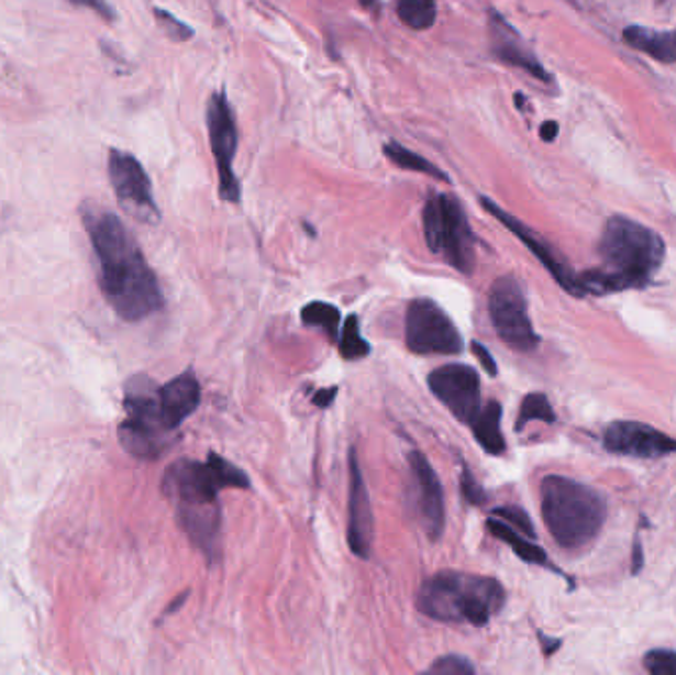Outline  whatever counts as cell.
<instances>
[{"label": "cell", "instance_id": "6da1fadb", "mask_svg": "<svg viewBox=\"0 0 676 675\" xmlns=\"http://www.w3.org/2000/svg\"><path fill=\"white\" fill-rule=\"evenodd\" d=\"M99 268V288L125 321H143L163 308L157 276L118 214L98 207L81 209Z\"/></svg>", "mask_w": 676, "mask_h": 675}, {"label": "cell", "instance_id": "7a4b0ae2", "mask_svg": "<svg viewBox=\"0 0 676 675\" xmlns=\"http://www.w3.org/2000/svg\"><path fill=\"white\" fill-rule=\"evenodd\" d=\"M665 254V240L655 230L621 214L611 217L599 240L603 266L579 274V288L584 296L647 288L663 266Z\"/></svg>", "mask_w": 676, "mask_h": 675}, {"label": "cell", "instance_id": "3957f363", "mask_svg": "<svg viewBox=\"0 0 676 675\" xmlns=\"http://www.w3.org/2000/svg\"><path fill=\"white\" fill-rule=\"evenodd\" d=\"M507 602V590L492 576L442 571L423 580L415 605L437 622L489 624Z\"/></svg>", "mask_w": 676, "mask_h": 675}, {"label": "cell", "instance_id": "277c9868", "mask_svg": "<svg viewBox=\"0 0 676 675\" xmlns=\"http://www.w3.org/2000/svg\"><path fill=\"white\" fill-rule=\"evenodd\" d=\"M540 499L550 535L569 551L589 545L608 517L603 496L572 477H544L540 484Z\"/></svg>", "mask_w": 676, "mask_h": 675}, {"label": "cell", "instance_id": "5b68a950", "mask_svg": "<svg viewBox=\"0 0 676 675\" xmlns=\"http://www.w3.org/2000/svg\"><path fill=\"white\" fill-rule=\"evenodd\" d=\"M125 418L119 427V442L137 460H157L175 442V432L165 424L158 405V388L145 377L129 380L125 388Z\"/></svg>", "mask_w": 676, "mask_h": 675}, {"label": "cell", "instance_id": "8992f818", "mask_svg": "<svg viewBox=\"0 0 676 675\" xmlns=\"http://www.w3.org/2000/svg\"><path fill=\"white\" fill-rule=\"evenodd\" d=\"M163 494L173 506L190 504H218L224 489H250V477L218 454H210L207 462L177 460L163 476Z\"/></svg>", "mask_w": 676, "mask_h": 675}, {"label": "cell", "instance_id": "52a82bcc", "mask_svg": "<svg viewBox=\"0 0 676 675\" xmlns=\"http://www.w3.org/2000/svg\"><path fill=\"white\" fill-rule=\"evenodd\" d=\"M428 248L440 254L461 274L475 268V236L459 200L451 195H430L423 209Z\"/></svg>", "mask_w": 676, "mask_h": 675}, {"label": "cell", "instance_id": "ba28073f", "mask_svg": "<svg viewBox=\"0 0 676 675\" xmlns=\"http://www.w3.org/2000/svg\"><path fill=\"white\" fill-rule=\"evenodd\" d=\"M489 316L492 328L507 347L529 353L539 347L540 338L532 328L529 303L519 279L502 276L495 279L489 291Z\"/></svg>", "mask_w": 676, "mask_h": 675}, {"label": "cell", "instance_id": "9c48e42d", "mask_svg": "<svg viewBox=\"0 0 676 675\" xmlns=\"http://www.w3.org/2000/svg\"><path fill=\"white\" fill-rule=\"evenodd\" d=\"M403 331L406 345L415 355H457L463 351L459 329L432 299H413Z\"/></svg>", "mask_w": 676, "mask_h": 675}, {"label": "cell", "instance_id": "30bf717a", "mask_svg": "<svg viewBox=\"0 0 676 675\" xmlns=\"http://www.w3.org/2000/svg\"><path fill=\"white\" fill-rule=\"evenodd\" d=\"M109 180L115 190L119 207L141 224L155 226L160 222V210L153 197V185L141 161L128 151L111 150L108 159Z\"/></svg>", "mask_w": 676, "mask_h": 675}, {"label": "cell", "instance_id": "8fae6325", "mask_svg": "<svg viewBox=\"0 0 676 675\" xmlns=\"http://www.w3.org/2000/svg\"><path fill=\"white\" fill-rule=\"evenodd\" d=\"M208 135L210 150L217 161L218 179H220V197L225 202H240L242 189L235 177L234 159L237 151V128H235L234 111L224 91L210 96L207 108Z\"/></svg>", "mask_w": 676, "mask_h": 675}, {"label": "cell", "instance_id": "7c38bea8", "mask_svg": "<svg viewBox=\"0 0 676 675\" xmlns=\"http://www.w3.org/2000/svg\"><path fill=\"white\" fill-rule=\"evenodd\" d=\"M408 504L430 541H437L445 531V499L437 472L422 452L408 456Z\"/></svg>", "mask_w": 676, "mask_h": 675}, {"label": "cell", "instance_id": "4fadbf2b", "mask_svg": "<svg viewBox=\"0 0 676 675\" xmlns=\"http://www.w3.org/2000/svg\"><path fill=\"white\" fill-rule=\"evenodd\" d=\"M428 385L433 397L463 424H470V420L479 412V373L469 365L450 363L435 368L428 377Z\"/></svg>", "mask_w": 676, "mask_h": 675}, {"label": "cell", "instance_id": "5bb4252c", "mask_svg": "<svg viewBox=\"0 0 676 675\" xmlns=\"http://www.w3.org/2000/svg\"><path fill=\"white\" fill-rule=\"evenodd\" d=\"M603 446L611 454L631 457H663L676 454V440L635 420H616L603 434Z\"/></svg>", "mask_w": 676, "mask_h": 675}, {"label": "cell", "instance_id": "9a60e30c", "mask_svg": "<svg viewBox=\"0 0 676 675\" xmlns=\"http://www.w3.org/2000/svg\"><path fill=\"white\" fill-rule=\"evenodd\" d=\"M480 204L485 207L490 217H495L500 224H505L540 259V264L548 269L562 288L576 298H584V291L578 284V274L572 272L568 264L562 259L556 250L550 246L546 240L539 236L534 230L529 229L524 222H520L519 219H514L512 214L500 209L497 202H492L490 199H480Z\"/></svg>", "mask_w": 676, "mask_h": 675}, {"label": "cell", "instance_id": "2e32d148", "mask_svg": "<svg viewBox=\"0 0 676 675\" xmlns=\"http://www.w3.org/2000/svg\"><path fill=\"white\" fill-rule=\"evenodd\" d=\"M348 546L358 558H370L374 546V513L356 450L348 454Z\"/></svg>", "mask_w": 676, "mask_h": 675}, {"label": "cell", "instance_id": "e0dca14e", "mask_svg": "<svg viewBox=\"0 0 676 675\" xmlns=\"http://www.w3.org/2000/svg\"><path fill=\"white\" fill-rule=\"evenodd\" d=\"M490 41H492V54L505 64H510L514 68H522L532 74L534 78L542 81H550L548 71L542 68L529 48L522 44L517 31L510 26L509 22L500 16L499 12L490 11Z\"/></svg>", "mask_w": 676, "mask_h": 675}, {"label": "cell", "instance_id": "ac0fdd59", "mask_svg": "<svg viewBox=\"0 0 676 675\" xmlns=\"http://www.w3.org/2000/svg\"><path fill=\"white\" fill-rule=\"evenodd\" d=\"M200 398H202L200 383L192 375H180L173 378L165 387L158 388V405L165 424L173 432H177L182 422L197 412Z\"/></svg>", "mask_w": 676, "mask_h": 675}, {"label": "cell", "instance_id": "d6986e66", "mask_svg": "<svg viewBox=\"0 0 676 675\" xmlns=\"http://www.w3.org/2000/svg\"><path fill=\"white\" fill-rule=\"evenodd\" d=\"M623 41L663 64L676 62V31L661 32L645 26H629L623 31Z\"/></svg>", "mask_w": 676, "mask_h": 675}, {"label": "cell", "instance_id": "ffe728a7", "mask_svg": "<svg viewBox=\"0 0 676 675\" xmlns=\"http://www.w3.org/2000/svg\"><path fill=\"white\" fill-rule=\"evenodd\" d=\"M500 422H502V407L497 400H489L470 420L469 427L473 428L477 444L490 456H500L507 450Z\"/></svg>", "mask_w": 676, "mask_h": 675}, {"label": "cell", "instance_id": "44dd1931", "mask_svg": "<svg viewBox=\"0 0 676 675\" xmlns=\"http://www.w3.org/2000/svg\"><path fill=\"white\" fill-rule=\"evenodd\" d=\"M487 529L490 535L497 536L502 543L512 546L514 555L520 556L522 561H527L530 565L548 566V555L544 553V549L530 543L529 536L522 535L514 527L505 523L499 517H490L487 521Z\"/></svg>", "mask_w": 676, "mask_h": 675}, {"label": "cell", "instance_id": "7402d4cb", "mask_svg": "<svg viewBox=\"0 0 676 675\" xmlns=\"http://www.w3.org/2000/svg\"><path fill=\"white\" fill-rule=\"evenodd\" d=\"M396 12L400 21L412 31H428L437 19V4L435 0H398Z\"/></svg>", "mask_w": 676, "mask_h": 675}, {"label": "cell", "instance_id": "603a6c76", "mask_svg": "<svg viewBox=\"0 0 676 675\" xmlns=\"http://www.w3.org/2000/svg\"><path fill=\"white\" fill-rule=\"evenodd\" d=\"M384 155L392 161L396 167H400V169L423 173V175H430V177H435V179L443 180V182H450V177H447L442 169H437L435 165H432V163L425 159V157H422V155L406 150L403 145L388 143V145H384Z\"/></svg>", "mask_w": 676, "mask_h": 675}, {"label": "cell", "instance_id": "cb8c5ba5", "mask_svg": "<svg viewBox=\"0 0 676 675\" xmlns=\"http://www.w3.org/2000/svg\"><path fill=\"white\" fill-rule=\"evenodd\" d=\"M301 319H303L304 325H311V328H321L329 338L333 339L334 343L339 341L341 335V311L339 308H334L326 301H311L304 306L301 311Z\"/></svg>", "mask_w": 676, "mask_h": 675}, {"label": "cell", "instance_id": "d4e9b609", "mask_svg": "<svg viewBox=\"0 0 676 675\" xmlns=\"http://www.w3.org/2000/svg\"><path fill=\"white\" fill-rule=\"evenodd\" d=\"M336 345H339V351L346 361H358V358L366 357L370 353V345L366 343L363 331H361L358 316L346 318L343 328H341V335H339Z\"/></svg>", "mask_w": 676, "mask_h": 675}, {"label": "cell", "instance_id": "484cf974", "mask_svg": "<svg viewBox=\"0 0 676 675\" xmlns=\"http://www.w3.org/2000/svg\"><path fill=\"white\" fill-rule=\"evenodd\" d=\"M532 420H542L546 424L556 422V414L552 410L548 397L542 392H530L520 405L519 420H517V430H522Z\"/></svg>", "mask_w": 676, "mask_h": 675}, {"label": "cell", "instance_id": "4316f807", "mask_svg": "<svg viewBox=\"0 0 676 675\" xmlns=\"http://www.w3.org/2000/svg\"><path fill=\"white\" fill-rule=\"evenodd\" d=\"M643 665L649 674L653 675H676V652L675 650H651L643 657Z\"/></svg>", "mask_w": 676, "mask_h": 675}, {"label": "cell", "instance_id": "83f0119b", "mask_svg": "<svg viewBox=\"0 0 676 675\" xmlns=\"http://www.w3.org/2000/svg\"><path fill=\"white\" fill-rule=\"evenodd\" d=\"M155 19H157V24L163 29V32L167 34L170 41L175 42H187L195 36V31L185 24V22L177 19L175 14H170L168 11H163V9H155Z\"/></svg>", "mask_w": 676, "mask_h": 675}, {"label": "cell", "instance_id": "f1b7e54d", "mask_svg": "<svg viewBox=\"0 0 676 675\" xmlns=\"http://www.w3.org/2000/svg\"><path fill=\"white\" fill-rule=\"evenodd\" d=\"M428 674L433 675H473L475 665L470 664L463 655H443L437 662L428 667Z\"/></svg>", "mask_w": 676, "mask_h": 675}, {"label": "cell", "instance_id": "f546056e", "mask_svg": "<svg viewBox=\"0 0 676 675\" xmlns=\"http://www.w3.org/2000/svg\"><path fill=\"white\" fill-rule=\"evenodd\" d=\"M492 516L499 517V519H502L505 523H509L510 527H514V529L520 531L522 535H536V533H534V525H532V521H530L529 513H527V511H522L520 507H497V509L492 511Z\"/></svg>", "mask_w": 676, "mask_h": 675}, {"label": "cell", "instance_id": "4dcf8cb0", "mask_svg": "<svg viewBox=\"0 0 676 675\" xmlns=\"http://www.w3.org/2000/svg\"><path fill=\"white\" fill-rule=\"evenodd\" d=\"M461 491H463L465 501H467V504H473V506H483V504L487 501V496H485L483 487L479 486V482L475 479V476L470 474L467 467H465L463 474H461Z\"/></svg>", "mask_w": 676, "mask_h": 675}, {"label": "cell", "instance_id": "1f68e13d", "mask_svg": "<svg viewBox=\"0 0 676 675\" xmlns=\"http://www.w3.org/2000/svg\"><path fill=\"white\" fill-rule=\"evenodd\" d=\"M69 2L76 4V7H84V9H89V11L98 12L103 21L113 22L115 16H118L115 11L111 9L108 0H69Z\"/></svg>", "mask_w": 676, "mask_h": 675}, {"label": "cell", "instance_id": "d6a6232c", "mask_svg": "<svg viewBox=\"0 0 676 675\" xmlns=\"http://www.w3.org/2000/svg\"><path fill=\"white\" fill-rule=\"evenodd\" d=\"M470 348H473L475 357L479 358L480 367L485 368V370L489 373L490 377H497V375H499V367H497V361L492 358L489 351L483 347L480 343H477V341H473Z\"/></svg>", "mask_w": 676, "mask_h": 675}, {"label": "cell", "instance_id": "836d02e7", "mask_svg": "<svg viewBox=\"0 0 676 675\" xmlns=\"http://www.w3.org/2000/svg\"><path fill=\"white\" fill-rule=\"evenodd\" d=\"M336 390L339 388H323V390H317L313 397V405L319 408H329L333 405L334 397H336Z\"/></svg>", "mask_w": 676, "mask_h": 675}, {"label": "cell", "instance_id": "e575fe53", "mask_svg": "<svg viewBox=\"0 0 676 675\" xmlns=\"http://www.w3.org/2000/svg\"><path fill=\"white\" fill-rule=\"evenodd\" d=\"M540 137L542 141H546V143H552V141L558 137V123L556 121H544L542 123V128H540Z\"/></svg>", "mask_w": 676, "mask_h": 675}, {"label": "cell", "instance_id": "d590c367", "mask_svg": "<svg viewBox=\"0 0 676 675\" xmlns=\"http://www.w3.org/2000/svg\"><path fill=\"white\" fill-rule=\"evenodd\" d=\"M641 565H643V551H641V543L635 541V551H633V573L638 575L639 571H641Z\"/></svg>", "mask_w": 676, "mask_h": 675}, {"label": "cell", "instance_id": "8d00e7d4", "mask_svg": "<svg viewBox=\"0 0 676 675\" xmlns=\"http://www.w3.org/2000/svg\"><path fill=\"white\" fill-rule=\"evenodd\" d=\"M361 2H363L364 7H374L376 4V0H361Z\"/></svg>", "mask_w": 676, "mask_h": 675}, {"label": "cell", "instance_id": "74e56055", "mask_svg": "<svg viewBox=\"0 0 676 675\" xmlns=\"http://www.w3.org/2000/svg\"><path fill=\"white\" fill-rule=\"evenodd\" d=\"M658 2H663V0H658Z\"/></svg>", "mask_w": 676, "mask_h": 675}]
</instances>
